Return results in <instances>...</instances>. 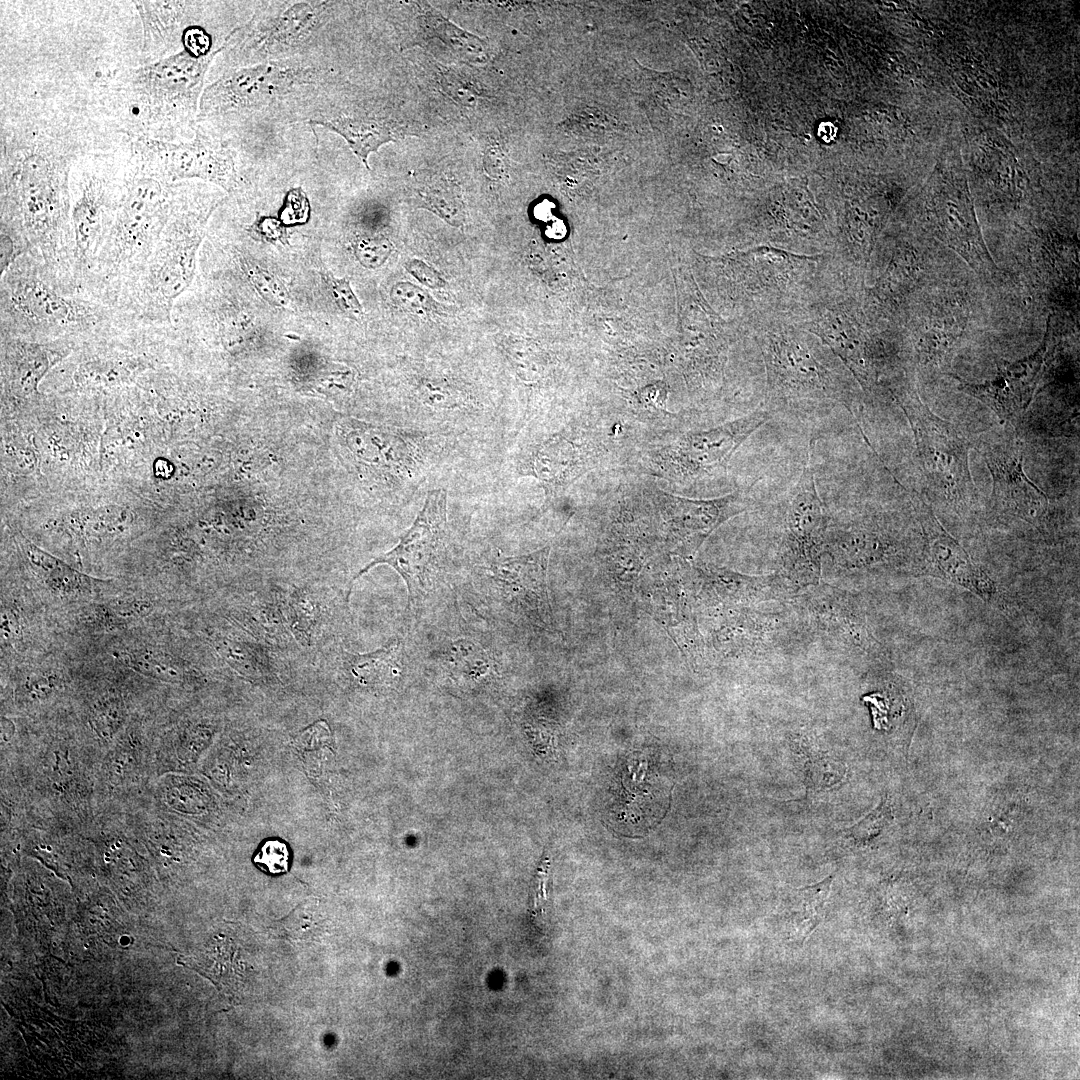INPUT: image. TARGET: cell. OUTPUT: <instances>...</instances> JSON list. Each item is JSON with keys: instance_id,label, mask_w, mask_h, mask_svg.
I'll return each mask as SVG.
<instances>
[{"instance_id": "obj_1", "label": "cell", "mask_w": 1080, "mask_h": 1080, "mask_svg": "<svg viewBox=\"0 0 1080 1080\" xmlns=\"http://www.w3.org/2000/svg\"><path fill=\"white\" fill-rule=\"evenodd\" d=\"M133 319L52 271L30 251L0 278L1 336L76 343Z\"/></svg>"}, {"instance_id": "obj_2", "label": "cell", "mask_w": 1080, "mask_h": 1080, "mask_svg": "<svg viewBox=\"0 0 1080 1080\" xmlns=\"http://www.w3.org/2000/svg\"><path fill=\"white\" fill-rule=\"evenodd\" d=\"M752 339L764 363L766 409L812 412L838 403L853 413L852 386L838 358L787 313L752 316Z\"/></svg>"}, {"instance_id": "obj_3", "label": "cell", "mask_w": 1080, "mask_h": 1080, "mask_svg": "<svg viewBox=\"0 0 1080 1080\" xmlns=\"http://www.w3.org/2000/svg\"><path fill=\"white\" fill-rule=\"evenodd\" d=\"M172 183L143 162L125 177L85 286L90 295L122 311L170 216L176 191Z\"/></svg>"}, {"instance_id": "obj_4", "label": "cell", "mask_w": 1080, "mask_h": 1080, "mask_svg": "<svg viewBox=\"0 0 1080 1080\" xmlns=\"http://www.w3.org/2000/svg\"><path fill=\"white\" fill-rule=\"evenodd\" d=\"M220 202L211 194L190 197L176 189L170 216L123 312L142 323L172 325L175 302L193 281L208 219Z\"/></svg>"}, {"instance_id": "obj_5", "label": "cell", "mask_w": 1080, "mask_h": 1080, "mask_svg": "<svg viewBox=\"0 0 1080 1080\" xmlns=\"http://www.w3.org/2000/svg\"><path fill=\"white\" fill-rule=\"evenodd\" d=\"M888 393L912 428L927 496L959 515L976 510L978 494L968 460L971 443L954 424L923 404L906 378L896 380Z\"/></svg>"}, {"instance_id": "obj_6", "label": "cell", "mask_w": 1080, "mask_h": 1080, "mask_svg": "<svg viewBox=\"0 0 1080 1080\" xmlns=\"http://www.w3.org/2000/svg\"><path fill=\"white\" fill-rule=\"evenodd\" d=\"M843 286L829 285L787 314L802 329L818 338L868 393L881 388L883 374H891L894 359L873 337L864 308Z\"/></svg>"}, {"instance_id": "obj_7", "label": "cell", "mask_w": 1080, "mask_h": 1080, "mask_svg": "<svg viewBox=\"0 0 1080 1080\" xmlns=\"http://www.w3.org/2000/svg\"><path fill=\"white\" fill-rule=\"evenodd\" d=\"M772 416L765 407L758 408L723 424L680 432L665 442L648 444V449L642 451V468L648 475L683 487L723 477L739 447Z\"/></svg>"}, {"instance_id": "obj_8", "label": "cell", "mask_w": 1080, "mask_h": 1080, "mask_svg": "<svg viewBox=\"0 0 1080 1080\" xmlns=\"http://www.w3.org/2000/svg\"><path fill=\"white\" fill-rule=\"evenodd\" d=\"M320 78L313 68L285 67L271 62L232 69L204 89L198 113L204 119L275 110L307 92Z\"/></svg>"}, {"instance_id": "obj_9", "label": "cell", "mask_w": 1080, "mask_h": 1080, "mask_svg": "<svg viewBox=\"0 0 1080 1080\" xmlns=\"http://www.w3.org/2000/svg\"><path fill=\"white\" fill-rule=\"evenodd\" d=\"M219 50L196 55L183 48L157 62L132 69L127 91L145 120H190L201 99L204 77Z\"/></svg>"}, {"instance_id": "obj_10", "label": "cell", "mask_w": 1080, "mask_h": 1080, "mask_svg": "<svg viewBox=\"0 0 1080 1080\" xmlns=\"http://www.w3.org/2000/svg\"><path fill=\"white\" fill-rule=\"evenodd\" d=\"M1006 431L981 437L975 447L992 476L991 507L1004 519L1042 531L1053 517L1052 501L1025 474L1021 445Z\"/></svg>"}, {"instance_id": "obj_11", "label": "cell", "mask_w": 1080, "mask_h": 1080, "mask_svg": "<svg viewBox=\"0 0 1080 1080\" xmlns=\"http://www.w3.org/2000/svg\"><path fill=\"white\" fill-rule=\"evenodd\" d=\"M447 495L442 489L428 493L414 523L389 552L373 559L351 580L379 564L394 568L406 583L410 600L427 592L438 571L447 522Z\"/></svg>"}, {"instance_id": "obj_12", "label": "cell", "mask_w": 1080, "mask_h": 1080, "mask_svg": "<svg viewBox=\"0 0 1080 1080\" xmlns=\"http://www.w3.org/2000/svg\"><path fill=\"white\" fill-rule=\"evenodd\" d=\"M328 8L326 1L277 3L276 9L257 14L241 30L238 55L268 63L306 47L327 25Z\"/></svg>"}, {"instance_id": "obj_13", "label": "cell", "mask_w": 1080, "mask_h": 1080, "mask_svg": "<svg viewBox=\"0 0 1080 1080\" xmlns=\"http://www.w3.org/2000/svg\"><path fill=\"white\" fill-rule=\"evenodd\" d=\"M118 194L110 182L94 174L83 175L71 194L72 275L85 291L111 226Z\"/></svg>"}, {"instance_id": "obj_14", "label": "cell", "mask_w": 1080, "mask_h": 1080, "mask_svg": "<svg viewBox=\"0 0 1080 1080\" xmlns=\"http://www.w3.org/2000/svg\"><path fill=\"white\" fill-rule=\"evenodd\" d=\"M142 162L169 181L197 178L227 191L237 186V170L231 150L221 141L197 131L190 142H146Z\"/></svg>"}, {"instance_id": "obj_15", "label": "cell", "mask_w": 1080, "mask_h": 1080, "mask_svg": "<svg viewBox=\"0 0 1080 1080\" xmlns=\"http://www.w3.org/2000/svg\"><path fill=\"white\" fill-rule=\"evenodd\" d=\"M616 439L609 428L584 419L569 435L556 434L539 445L533 474L549 484H568L608 459L618 449Z\"/></svg>"}, {"instance_id": "obj_16", "label": "cell", "mask_w": 1080, "mask_h": 1080, "mask_svg": "<svg viewBox=\"0 0 1080 1080\" xmlns=\"http://www.w3.org/2000/svg\"><path fill=\"white\" fill-rule=\"evenodd\" d=\"M643 494L666 523L675 544L696 550L721 523L745 511L751 504L747 491L736 490L712 499H691L659 488Z\"/></svg>"}, {"instance_id": "obj_17", "label": "cell", "mask_w": 1080, "mask_h": 1080, "mask_svg": "<svg viewBox=\"0 0 1080 1080\" xmlns=\"http://www.w3.org/2000/svg\"><path fill=\"white\" fill-rule=\"evenodd\" d=\"M814 446L815 439L811 437L803 471L783 502L787 543L794 558L793 563L809 567L818 564L826 528L823 503L812 465Z\"/></svg>"}, {"instance_id": "obj_18", "label": "cell", "mask_w": 1080, "mask_h": 1080, "mask_svg": "<svg viewBox=\"0 0 1080 1080\" xmlns=\"http://www.w3.org/2000/svg\"><path fill=\"white\" fill-rule=\"evenodd\" d=\"M1052 344L1048 324L1043 342L1034 353L1003 368L992 380L979 384L962 381L958 388L983 402L1002 421H1009L1030 404Z\"/></svg>"}, {"instance_id": "obj_19", "label": "cell", "mask_w": 1080, "mask_h": 1080, "mask_svg": "<svg viewBox=\"0 0 1080 1080\" xmlns=\"http://www.w3.org/2000/svg\"><path fill=\"white\" fill-rule=\"evenodd\" d=\"M910 496L922 526L932 570L941 578L965 587L983 599H989L996 592L994 582L938 522L921 496L915 492H911Z\"/></svg>"}, {"instance_id": "obj_20", "label": "cell", "mask_w": 1080, "mask_h": 1080, "mask_svg": "<svg viewBox=\"0 0 1080 1080\" xmlns=\"http://www.w3.org/2000/svg\"><path fill=\"white\" fill-rule=\"evenodd\" d=\"M78 343L70 340L35 341L1 336L2 383L16 396L37 391L39 383Z\"/></svg>"}, {"instance_id": "obj_21", "label": "cell", "mask_w": 1080, "mask_h": 1080, "mask_svg": "<svg viewBox=\"0 0 1080 1080\" xmlns=\"http://www.w3.org/2000/svg\"><path fill=\"white\" fill-rule=\"evenodd\" d=\"M549 550L546 547L528 555L506 558L492 568L507 597L539 613L549 608L546 591Z\"/></svg>"}, {"instance_id": "obj_22", "label": "cell", "mask_w": 1080, "mask_h": 1080, "mask_svg": "<svg viewBox=\"0 0 1080 1080\" xmlns=\"http://www.w3.org/2000/svg\"><path fill=\"white\" fill-rule=\"evenodd\" d=\"M835 873L823 880L790 891L786 901L788 939L800 946L822 922Z\"/></svg>"}, {"instance_id": "obj_23", "label": "cell", "mask_w": 1080, "mask_h": 1080, "mask_svg": "<svg viewBox=\"0 0 1080 1080\" xmlns=\"http://www.w3.org/2000/svg\"><path fill=\"white\" fill-rule=\"evenodd\" d=\"M828 548L840 563L851 566L878 563L895 551L892 539L863 527L836 530L829 539Z\"/></svg>"}, {"instance_id": "obj_24", "label": "cell", "mask_w": 1080, "mask_h": 1080, "mask_svg": "<svg viewBox=\"0 0 1080 1080\" xmlns=\"http://www.w3.org/2000/svg\"><path fill=\"white\" fill-rule=\"evenodd\" d=\"M17 541L29 564L54 592L78 596L91 590L93 578L42 550L22 534L17 536Z\"/></svg>"}, {"instance_id": "obj_25", "label": "cell", "mask_w": 1080, "mask_h": 1080, "mask_svg": "<svg viewBox=\"0 0 1080 1080\" xmlns=\"http://www.w3.org/2000/svg\"><path fill=\"white\" fill-rule=\"evenodd\" d=\"M311 123L324 126L341 135L367 167L369 154L396 138V132L391 124L374 117L339 116L333 119L314 120Z\"/></svg>"}, {"instance_id": "obj_26", "label": "cell", "mask_w": 1080, "mask_h": 1080, "mask_svg": "<svg viewBox=\"0 0 1080 1080\" xmlns=\"http://www.w3.org/2000/svg\"><path fill=\"white\" fill-rule=\"evenodd\" d=\"M144 30V53L165 51L183 23L185 2H136Z\"/></svg>"}, {"instance_id": "obj_27", "label": "cell", "mask_w": 1080, "mask_h": 1080, "mask_svg": "<svg viewBox=\"0 0 1080 1080\" xmlns=\"http://www.w3.org/2000/svg\"><path fill=\"white\" fill-rule=\"evenodd\" d=\"M349 656L352 675L364 685L390 684L401 672L402 648L397 639L376 651Z\"/></svg>"}, {"instance_id": "obj_28", "label": "cell", "mask_w": 1080, "mask_h": 1080, "mask_svg": "<svg viewBox=\"0 0 1080 1080\" xmlns=\"http://www.w3.org/2000/svg\"><path fill=\"white\" fill-rule=\"evenodd\" d=\"M423 206L453 226L465 221V205L460 187L448 179H438L419 191Z\"/></svg>"}, {"instance_id": "obj_29", "label": "cell", "mask_w": 1080, "mask_h": 1080, "mask_svg": "<svg viewBox=\"0 0 1080 1080\" xmlns=\"http://www.w3.org/2000/svg\"><path fill=\"white\" fill-rule=\"evenodd\" d=\"M293 745L304 767L319 774L325 767L327 755L334 753V741L328 724L318 721L300 732Z\"/></svg>"}, {"instance_id": "obj_30", "label": "cell", "mask_w": 1080, "mask_h": 1080, "mask_svg": "<svg viewBox=\"0 0 1080 1080\" xmlns=\"http://www.w3.org/2000/svg\"><path fill=\"white\" fill-rule=\"evenodd\" d=\"M118 657L131 669L155 679L167 680L177 676L171 663L155 650L139 649L121 653Z\"/></svg>"}, {"instance_id": "obj_31", "label": "cell", "mask_w": 1080, "mask_h": 1080, "mask_svg": "<svg viewBox=\"0 0 1080 1080\" xmlns=\"http://www.w3.org/2000/svg\"><path fill=\"white\" fill-rule=\"evenodd\" d=\"M91 714L92 727L104 739L112 737L124 720L122 703L115 697L99 701Z\"/></svg>"}, {"instance_id": "obj_32", "label": "cell", "mask_w": 1080, "mask_h": 1080, "mask_svg": "<svg viewBox=\"0 0 1080 1080\" xmlns=\"http://www.w3.org/2000/svg\"><path fill=\"white\" fill-rule=\"evenodd\" d=\"M253 862L262 871L270 875H280L289 869L290 851L288 845L279 839H269L259 848Z\"/></svg>"}, {"instance_id": "obj_33", "label": "cell", "mask_w": 1080, "mask_h": 1080, "mask_svg": "<svg viewBox=\"0 0 1080 1080\" xmlns=\"http://www.w3.org/2000/svg\"><path fill=\"white\" fill-rule=\"evenodd\" d=\"M390 296L397 306L412 313L423 314L435 309V302L428 292L410 282L396 283Z\"/></svg>"}, {"instance_id": "obj_34", "label": "cell", "mask_w": 1080, "mask_h": 1080, "mask_svg": "<svg viewBox=\"0 0 1080 1080\" xmlns=\"http://www.w3.org/2000/svg\"><path fill=\"white\" fill-rule=\"evenodd\" d=\"M245 269L249 279L264 298L274 305L289 307L287 291L274 275L252 263H245Z\"/></svg>"}, {"instance_id": "obj_35", "label": "cell", "mask_w": 1080, "mask_h": 1080, "mask_svg": "<svg viewBox=\"0 0 1080 1080\" xmlns=\"http://www.w3.org/2000/svg\"><path fill=\"white\" fill-rule=\"evenodd\" d=\"M358 261L367 268L381 266L392 252V244L386 239H358L353 245Z\"/></svg>"}, {"instance_id": "obj_36", "label": "cell", "mask_w": 1080, "mask_h": 1080, "mask_svg": "<svg viewBox=\"0 0 1080 1080\" xmlns=\"http://www.w3.org/2000/svg\"><path fill=\"white\" fill-rule=\"evenodd\" d=\"M324 279L336 304L345 312L360 315L362 306L355 296L347 278L338 279L330 273H325Z\"/></svg>"}, {"instance_id": "obj_37", "label": "cell", "mask_w": 1080, "mask_h": 1080, "mask_svg": "<svg viewBox=\"0 0 1080 1080\" xmlns=\"http://www.w3.org/2000/svg\"><path fill=\"white\" fill-rule=\"evenodd\" d=\"M108 606L120 621L142 617L149 614L154 608L151 601L143 598L120 600Z\"/></svg>"}, {"instance_id": "obj_38", "label": "cell", "mask_w": 1080, "mask_h": 1080, "mask_svg": "<svg viewBox=\"0 0 1080 1080\" xmlns=\"http://www.w3.org/2000/svg\"><path fill=\"white\" fill-rule=\"evenodd\" d=\"M58 684V677L52 673H41L29 676L24 683L25 694L32 700L44 699L50 695Z\"/></svg>"}, {"instance_id": "obj_39", "label": "cell", "mask_w": 1080, "mask_h": 1080, "mask_svg": "<svg viewBox=\"0 0 1080 1080\" xmlns=\"http://www.w3.org/2000/svg\"><path fill=\"white\" fill-rule=\"evenodd\" d=\"M406 270L421 284L432 289L443 288L446 285L445 280L437 270L419 259L409 261L406 264Z\"/></svg>"}, {"instance_id": "obj_40", "label": "cell", "mask_w": 1080, "mask_h": 1080, "mask_svg": "<svg viewBox=\"0 0 1080 1080\" xmlns=\"http://www.w3.org/2000/svg\"><path fill=\"white\" fill-rule=\"evenodd\" d=\"M183 48L196 55H207L211 50L210 36L200 27L187 28L182 35Z\"/></svg>"}, {"instance_id": "obj_41", "label": "cell", "mask_w": 1080, "mask_h": 1080, "mask_svg": "<svg viewBox=\"0 0 1080 1080\" xmlns=\"http://www.w3.org/2000/svg\"><path fill=\"white\" fill-rule=\"evenodd\" d=\"M547 868H548V864L543 862V864H542V866L540 868V871L538 873L537 879H536L537 882H536V885H535V895H534V909H535V912L541 911L540 907L545 901L544 897H545V883H546V878H547Z\"/></svg>"}, {"instance_id": "obj_42", "label": "cell", "mask_w": 1080, "mask_h": 1080, "mask_svg": "<svg viewBox=\"0 0 1080 1080\" xmlns=\"http://www.w3.org/2000/svg\"><path fill=\"white\" fill-rule=\"evenodd\" d=\"M12 616H13L12 612L9 613L7 611L2 610V613H1V635H2V639H4L5 641L11 640L15 636V634L18 633V631H19L16 619L14 617H12Z\"/></svg>"}]
</instances>
